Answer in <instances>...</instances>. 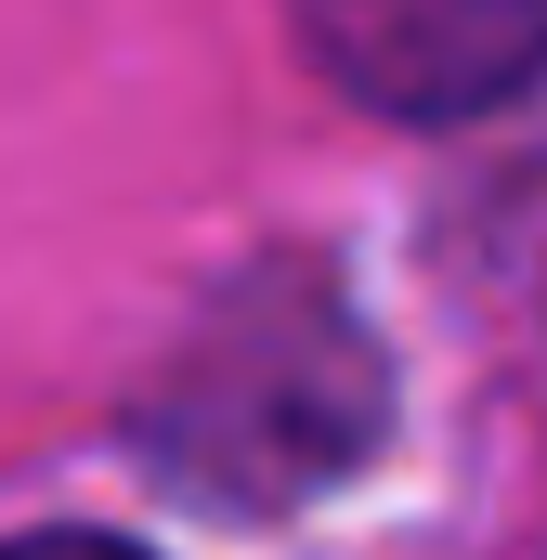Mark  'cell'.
<instances>
[{
  "label": "cell",
  "instance_id": "7a4b0ae2",
  "mask_svg": "<svg viewBox=\"0 0 547 560\" xmlns=\"http://www.w3.org/2000/svg\"><path fill=\"white\" fill-rule=\"evenodd\" d=\"M313 66L379 118H482L547 79V0H287Z\"/></svg>",
  "mask_w": 547,
  "mask_h": 560
},
{
  "label": "cell",
  "instance_id": "3957f363",
  "mask_svg": "<svg viewBox=\"0 0 547 560\" xmlns=\"http://www.w3.org/2000/svg\"><path fill=\"white\" fill-rule=\"evenodd\" d=\"M0 560H156V548H131V535H79V522H66V535H13Z\"/></svg>",
  "mask_w": 547,
  "mask_h": 560
},
{
  "label": "cell",
  "instance_id": "6da1fadb",
  "mask_svg": "<svg viewBox=\"0 0 547 560\" xmlns=\"http://www.w3.org/2000/svg\"><path fill=\"white\" fill-rule=\"evenodd\" d=\"M379 430V352L339 313V287L287 275V287H235L183 378L156 392V456L209 495H313L326 469H352Z\"/></svg>",
  "mask_w": 547,
  "mask_h": 560
}]
</instances>
